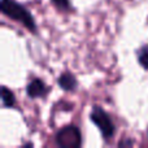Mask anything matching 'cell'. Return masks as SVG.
Segmentation results:
<instances>
[{
    "mask_svg": "<svg viewBox=\"0 0 148 148\" xmlns=\"http://www.w3.org/2000/svg\"><path fill=\"white\" fill-rule=\"evenodd\" d=\"M59 86L65 91H73L77 88V79L73 74L64 73L59 78Z\"/></svg>",
    "mask_w": 148,
    "mask_h": 148,
    "instance_id": "5",
    "label": "cell"
},
{
    "mask_svg": "<svg viewBox=\"0 0 148 148\" xmlns=\"http://www.w3.org/2000/svg\"><path fill=\"white\" fill-rule=\"evenodd\" d=\"M118 146L120 147H122V146H133V142L131 140H122V142H120V143H118Z\"/></svg>",
    "mask_w": 148,
    "mask_h": 148,
    "instance_id": "9",
    "label": "cell"
},
{
    "mask_svg": "<svg viewBox=\"0 0 148 148\" xmlns=\"http://www.w3.org/2000/svg\"><path fill=\"white\" fill-rule=\"evenodd\" d=\"M91 121L99 127L101 135L104 136V139L109 140L113 135H114V125H113L110 117L108 116L107 112L101 109L99 107H94L91 110Z\"/></svg>",
    "mask_w": 148,
    "mask_h": 148,
    "instance_id": "2",
    "label": "cell"
},
{
    "mask_svg": "<svg viewBox=\"0 0 148 148\" xmlns=\"http://www.w3.org/2000/svg\"><path fill=\"white\" fill-rule=\"evenodd\" d=\"M56 144L61 148H77L81 147L82 136L77 126L69 125L61 129L56 135Z\"/></svg>",
    "mask_w": 148,
    "mask_h": 148,
    "instance_id": "3",
    "label": "cell"
},
{
    "mask_svg": "<svg viewBox=\"0 0 148 148\" xmlns=\"http://www.w3.org/2000/svg\"><path fill=\"white\" fill-rule=\"evenodd\" d=\"M1 12L4 13L7 17L12 18L14 21L21 22L27 30L31 33H36V23L31 13L26 9L23 5L18 4L16 0H1Z\"/></svg>",
    "mask_w": 148,
    "mask_h": 148,
    "instance_id": "1",
    "label": "cell"
},
{
    "mask_svg": "<svg viewBox=\"0 0 148 148\" xmlns=\"http://www.w3.org/2000/svg\"><path fill=\"white\" fill-rule=\"evenodd\" d=\"M138 60H139V64H140L142 66L148 69V46H144L139 49Z\"/></svg>",
    "mask_w": 148,
    "mask_h": 148,
    "instance_id": "7",
    "label": "cell"
},
{
    "mask_svg": "<svg viewBox=\"0 0 148 148\" xmlns=\"http://www.w3.org/2000/svg\"><path fill=\"white\" fill-rule=\"evenodd\" d=\"M56 7L61 8V9H68L69 8V0H52Z\"/></svg>",
    "mask_w": 148,
    "mask_h": 148,
    "instance_id": "8",
    "label": "cell"
},
{
    "mask_svg": "<svg viewBox=\"0 0 148 148\" xmlns=\"http://www.w3.org/2000/svg\"><path fill=\"white\" fill-rule=\"evenodd\" d=\"M1 99H3V104H4V107H7V108H12L16 103L13 92L10 91L9 88H7L5 86L1 87Z\"/></svg>",
    "mask_w": 148,
    "mask_h": 148,
    "instance_id": "6",
    "label": "cell"
},
{
    "mask_svg": "<svg viewBox=\"0 0 148 148\" xmlns=\"http://www.w3.org/2000/svg\"><path fill=\"white\" fill-rule=\"evenodd\" d=\"M46 91H47V87H46V84H44V82L42 81V79H38V78L33 79V81L27 84V87H26L27 96L33 97V99L43 96V95L46 94Z\"/></svg>",
    "mask_w": 148,
    "mask_h": 148,
    "instance_id": "4",
    "label": "cell"
}]
</instances>
